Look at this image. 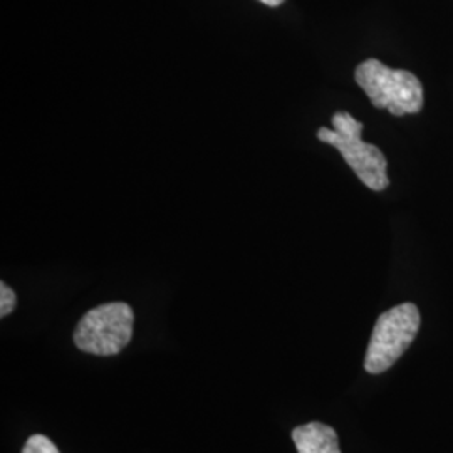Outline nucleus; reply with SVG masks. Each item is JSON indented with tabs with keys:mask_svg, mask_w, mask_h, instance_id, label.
<instances>
[{
	"mask_svg": "<svg viewBox=\"0 0 453 453\" xmlns=\"http://www.w3.org/2000/svg\"><path fill=\"white\" fill-rule=\"evenodd\" d=\"M333 128H319L318 140L326 145L334 146L368 188L383 192L389 185L388 162L378 146L361 140L365 125L346 111L333 116Z\"/></svg>",
	"mask_w": 453,
	"mask_h": 453,
	"instance_id": "f257e3e1",
	"label": "nucleus"
},
{
	"mask_svg": "<svg viewBox=\"0 0 453 453\" xmlns=\"http://www.w3.org/2000/svg\"><path fill=\"white\" fill-rule=\"evenodd\" d=\"M355 80L374 108L388 110L393 116L420 113L423 108V86L410 71L366 59L357 65Z\"/></svg>",
	"mask_w": 453,
	"mask_h": 453,
	"instance_id": "f03ea898",
	"label": "nucleus"
},
{
	"mask_svg": "<svg viewBox=\"0 0 453 453\" xmlns=\"http://www.w3.org/2000/svg\"><path fill=\"white\" fill-rule=\"evenodd\" d=\"M134 314L125 303H108L88 311L74 329V344L89 355H118L133 336Z\"/></svg>",
	"mask_w": 453,
	"mask_h": 453,
	"instance_id": "7ed1b4c3",
	"label": "nucleus"
},
{
	"mask_svg": "<svg viewBox=\"0 0 453 453\" xmlns=\"http://www.w3.org/2000/svg\"><path fill=\"white\" fill-rule=\"evenodd\" d=\"M420 323V311L411 303L383 312L372 329L365 370L372 374L389 370L417 338Z\"/></svg>",
	"mask_w": 453,
	"mask_h": 453,
	"instance_id": "20e7f679",
	"label": "nucleus"
},
{
	"mask_svg": "<svg viewBox=\"0 0 453 453\" xmlns=\"http://www.w3.org/2000/svg\"><path fill=\"white\" fill-rule=\"evenodd\" d=\"M292 440L299 453H341L338 434L319 421L294 428Z\"/></svg>",
	"mask_w": 453,
	"mask_h": 453,
	"instance_id": "39448f33",
	"label": "nucleus"
},
{
	"mask_svg": "<svg viewBox=\"0 0 453 453\" xmlns=\"http://www.w3.org/2000/svg\"><path fill=\"white\" fill-rule=\"evenodd\" d=\"M22 453H61L58 447L44 435H33L24 445Z\"/></svg>",
	"mask_w": 453,
	"mask_h": 453,
	"instance_id": "423d86ee",
	"label": "nucleus"
},
{
	"mask_svg": "<svg viewBox=\"0 0 453 453\" xmlns=\"http://www.w3.org/2000/svg\"><path fill=\"white\" fill-rule=\"evenodd\" d=\"M16 292L12 291L5 282H0V316H9L16 308Z\"/></svg>",
	"mask_w": 453,
	"mask_h": 453,
	"instance_id": "0eeeda50",
	"label": "nucleus"
},
{
	"mask_svg": "<svg viewBox=\"0 0 453 453\" xmlns=\"http://www.w3.org/2000/svg\"><path fill=\"white\" fill-rule=\"evenodd\" d=\"M262 4H265L267 7H279L284 0H259Z\"/></svg>",
	"mask_w": 453,
	"mask_h": 453,
	"instance_id": "6e6552de",
	"label": "nucleus"
}]
</instances>
